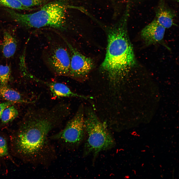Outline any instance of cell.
I'll use <instances>...</instances> for the list:
<instances>
[{"label":"cell","mask_w":179,"mask_h":179,"mask_svg":"<svg viewBox=\"0 0 179 179\" xmlns=\"http://www.w3.org/2000/svg\"><path fill=\"white\" fill-rule=\"evenodd\" d=\"M70 114L68 107L62 102L50 108L28 111L11 136V149L14 155L32 163L42 164L50 160L54 151L49 134Z\"/></svg>","instance_id":"1"},{"label":"cell","mask_w":179,"mask_h":179,"mask_svg":"<svg viewBox=\"0 0 179 179\" xmlns=\"http://www.w3.org/2000/svg\"><path fill=\"white\" fill-rule=\"evenodd\" d=\"M126 22L121 27L108 33L105 56L101 66L102 70L114 86L117 85L136 64Z\"/></svg>","instance_id":"2"},{"label":"cell","mask_w":179,"mask_h":179,"mask_svg":"<svg viewBox=\"0 0 179 179\" xmlns=\"http://www.w3.org/2000/svg\"><path fill=\"white\" fill-rule=\"evenodd\" d=\"M68 8L65 0H56L46 3L39 10L31 13H21L10 8L5 10L13 21L22 27L37 29L48 27L63 30Z\"/></svg>","instance_id":"3"},{"label":"cell","mask_w":179,"mask_h":179,"mask_svg":"<svg viewBox=\"0 0 179 179\" xmlns=\"http://www.w3.org/2000/svg\"><path fill=\"white\" fill-rule=\"evenodd\" d=\"M85 118L86 137L84 154L93 153L96 155L102 151L109 149L115 145L114 139L104 123L99 119L93 111L87 110Z\"/></svg>","instance_id":"4"},{"label":"cell","mask_w":179,"mask_h":179,"mask_svg":"<svg viewBox=\"0 0 179 179\" xmlns=\"http://www.w3.org/2000/svg\"><path fill=\"white\" fill-rule=\"evenodd\" d=\"M60 40L49 39L44 53V60L56 76H68L71 59L69 48L61 38Z\"/></svg>","instance_id":"5"},{"label":"cell","mask_w":179,"mask_h":179,"mask_svg":"<svg viewBox=\"0 0 179 179\" xmlns=\"http://www.w3.org/2000/svg\"><path fill=\"white\" fill-rule=\"evenodd\" d=\"M84 109L81 105L74 116L68 122L63 129L50 138L59 141L68 148L77 146L81 143L84 137Z\"/></svg>","instance_id":"6"},{"label":"cell","mask_w":179,"mask_h":179,"mask_svg":"<svg viewBox=\"0 0 179 179\" xmlns=\"http://www.w3.org/2000/svg\"><path fill=\"white\" fill-rule=\"evenodd\" d=\"M61 36L66 43L70 53L68 77L78 81L84 80L93 67V60L81 53L66 38L62 36Z\"/></svg>","instance_id":"7"},{"label":"cell","mask_w":179,"mask_h":179,"mask_svg":"<svg viewBox=\"0 0 179 179\" xmlns=\"http://www.w3.org/2000/svg\"><path fill=\"white\" fill-rule=\"evenodd\" d=\"M165 29L155 18L142 29L141 36L146 45L160 43L163 39Z\"/></svg>","instance_id":"8"},{"label":"cell","mask_w":179,"mask_h":179,"mask_svg":"<svg viewBox=\"0 0 179 179\" xmlns=\"http://www.w3.org/2000/svg\"><path fill=\"white\" fill-rule=\"evenodd\" d=\"M40 83L46 85L49 90L52 98L77 97L85 99L92 98L91 97L81 95L72 91L66 85L54 82H47L40 80Z\"/></svg>","instance_id":"9"},{"label":"cell","mask_w":179,"mask_h":179,"mask_svg":"<svg viewBox=\"0 0 179 179\" xmlns=\"http://www.w3.org/2000/svg\"><path fill=\"white\" fill-rule=\"evenodd\" d=\"M155 13L156 20L165 29L169 28L175 24L176 12L167 5L165 0H159Z\"/></svg>","instance_id":"10"},{"label":"cell","mask_w":179,"mask_h":179,"mask_svg":"<svg viewBox=\"0 0 179 179\" xmlns=\"http://www.w3.org/2000/svg\"><path fill=\"white\" fill-rule=\"evenodd\" d=\"M17 47L15 39L9 32L4 31L3 34L2 52L6 58L11 57L15 53Z\"/></svg>","instance_id":"11"},{"label":"cell","mask_w":179,"mask_h":179,"mask_svg":"<svg viewBox=\"0 0 179 179\" xmlns=\"http://www.w3.org/2000/svg\"><path fill=\"white\" fill-rule=\"evenodd\" d=\"M0 96L8 101L16 103H32L23 99L20 93L6 86H0Z\"/></svg>","instance_id":"12"},{"label":"cell","mask_w":179,"mask_h":179,"mask_svg":"<svg viewBox=\"0 0 179 179\" xmlns=\"http://www.w3.org/2000/svg\"><path fill=\"white\" fill-rule=\"evenodd\" d=\"M18 115V111L16 109L14 106H10L4 110L1 119L2 123H6L14 120Z\"/></svg>","instance_id":"13"},{"label":"cell","mask_w":179,"mask_h":179,"mask_svg":"<svg viewBox=\"0 0 179 179\" xmlns=\"http://www.w3.org/2000/svg\"><path fill=\"white\" fill-rule=\"evenodd\" d=\"M0 5L16 9L32 10L24 6L18 0H0Z\"/></svg>","instance_id":"14"},{"label":"cell","mask_w":179,"mask_h":179,"mask_svg":"<svg viewBox=\"0 0 179 179\" xmlns=\"http://www.w3.org/2000/svg\"><path fill=\"white\" fill-rule=\"evenodd\" d=\"M11 73L10 66L0 65V82L1 85H6L9 81Z\"/></svg>","instance_id":"15"},{"label":"cell","mask_w":179,"mask_h":179,"mask_svg":"<svg viewBox=\"0 0 179 179\" xmlns=\"http://www.w3.org/2000/svg\"><path fill=\"white\" fill-rule=\"evenodd\" d=\"M25 7L32 10L33 7L43 6L46 2L47 0H18Z\"/></svg>","instance_id":"16"},{"label":"cell","mask_w":179,"mask_h":179,"mask_svg":"<svg viewBox=\"0 0 179 179\" xmlns=\"http://www.w3.org/2000/svg\"><path fill=\"white\" fill-rule=\"evenodd\" d=\"M8 148L6 140L0 136V157L6 155L8 154Z\"/></svg>","instance_id":"17"},{"label":"cell","mask_w":179,"mask_h":179,"mask_svg":"<svg viewBox=\"0 0 179 179\" xmlns=\"http://www.w3.org/2000/svg\"><path fill=\"white\" fill-rule=\"evenodd\" d=\"M15 103H16L8 101L0 104V119H1L2 115L4 110L7 107Z\"/></svg>","instance_id":"18"},{"label":"cell","mask_w":179,"mask_h":179,"mask_svg":"<svg viewBox=\"0 0 179 179\" xmlns=\"http://www.w3.org/2000/svg\"><path fill=\"white\" fill-rule=\"evenodd\" d=\"M133 135H136V133L135 132L134 133V132H133Z\"/></svg>","instance_id":"19"},{"label":"cell","mask_w":179,"mask_h":179,"mask_svg":"<svg viewBox=\"0 0 179 179\" xmlns=\"http://www.w3.org/2000/svg\"><path fill=\"white\" fill-rule=\"evenodd\" d=\"M175 0L176 1H177V2H179V0Z\"/></svg>","instance_id":"20"}]
</instances>
